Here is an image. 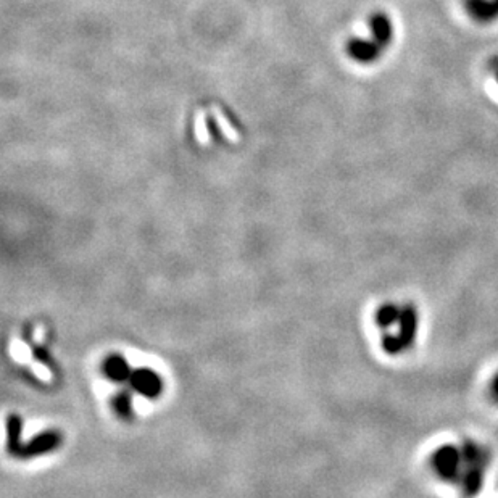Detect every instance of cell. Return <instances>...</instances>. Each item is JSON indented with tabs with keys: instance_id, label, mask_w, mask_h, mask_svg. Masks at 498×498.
<instances>
[{
	"instance_id": "cell-5",
	"label": "cell",
	"mask_w": 498,
	"mask_h": 498,
	"mask_svg": "<svg viewBox=\"0 0 498 498\" xmlns=\"http://www.w3.org/2000/svg\"><path fill=\"white\" fill-rule=\"evenodd\" d=\"M369 26H371L373 39L382 49H386L393 37V28L389 16L384 13H376L369 21Z\"/></svg>"
},
{
	"instance_id": "cell-2",
	"label": "cell",
	"mask_w": 498,
	"mask_h": 498,
	"mask_svg": "<svg viewBox=\"0 0 498 498\" xmlns=\"http://www.w3.org/2000/svg\"><path fill=\"white\" fill-rule=\"evenodd\" d=\"M129 382L139 393H142L146 397H156L161 390V381L158 374L149 368H141L132 371Z\"/></svg>"
},
{
	"instance_id": "cell-8",
	"label": "cell",
	"mask_w": 498,
	"mask_h": 498,
	"mask_svg": "<svg viewBox=\"0 0 498 498\" xmlns=\"http://www.w3.org/2000/svg\"><path fill=\"white\" fill-rule=\"evenodd\" d=\"M115 407H117L118 413L121 416H127L131 413V398L126 392H121L120 395L115 398Z\"/></svg>"
},
{
	"instance_id": "cell-1",
	"label": "cell",
	"mask_w": 498,
	"mask_h": 498,
	"mask_svg": "<svg viewBox=\"0 0 498 498\" xmlns=\"http://www.w3.org/2000/svg\"><path fill=\"white\" fill-rule=\"evenodd\" d=\"M60 434L55 431H47L42 432L40 436H36L33 440H30L26 445H23L20 447V450L16 451V453L21 456H26V458H30V456H37V455H44L47 453V451L54 450L59 447L60 444Z\"/></svg>"
},
{
	"instance_id": "cell-3",
	"label": "cell",
	"mask_w": 498,
	"mask_h": 498,
	"mask_svg": "<svg viewBox=\"0 0 498 498\" xmlns=\"http://www.w3.org/2000/svg\"><path fill=\"white\" fill-rule=\"evenodd\" d=\"M465 10L476 23H494L498 18V0H465Z\"/></svg>"
},
{
	"instance_id": "cell-9",
	"label": "cell",
	"mask_w": 498,
	"mask_h": 498,
	"mask_svg": "<svg viewBox=\"0 0 498 498\" xmlns=\"http://www.w3.org/2000/svg\"><path fill=\"white\" fill-rule=\"evenodd\" d=\"M13 353L16 355V358H18V360H26L28 355H30V352H28L26 347H23L21 344L13 345Z\"/></svg>"
},
{
	"instance_id": "cell-6",
	"label": "cell",
	"mask_w": 498,
	"mask_h": 498,
	"mask_svg": "<svg viewBox=\"0 0 498 498\" xmlns=\"http://www.w3.org/2000/svg\"><path fill=\"white\" fill-rule=\"evenodd\" d=\"M105 373L115 381H124L131 378L127 363L121 357H112L105 361Z\"/></svg>"
},
{
	"instance_id": "cell-7",
	"label": "cell",
	"mask_w": 498,
	"mask_h": 498,
	"mask_svg": "<svg viewBox=\"0 0 498 498\" xmlns=\"http://www.w3.org/2000/svg\"><path fill=\"white\" fill-rule=\"evenodd\" d=\"M20 431H21V419L18 416H10L8 418V447L11 451L20 450Z\"/></svg>"
},
{
	"instance_id": "cell-10",
	"label": "cell",
	"mask_w": 498,
	"mask_h": 498,
	"mask_svg": "<svg viewBox=\"0 0 498 498\" xmlns=\"http://www.w3.org/2000/svg\"><path fill=\"white\" fill-rule=\"evenodd\" d=\"M492 68H494V73H495V78H497V83H498V59L492 62Z\"/></svg>"
},
{
	"instance_id": "cell-11",
	"label": "cell",
	"mask_w": 498,
	"mask_h": 498,
	"mask_svg": "<svg viewBox=\"0 0 498 498\" xmlns=\"http://www.w3.org/2000/svg\"><path fill=\"white\" fill-rule=\"evenodd\" d=\"M495 387H497V392H498V381H497V386H495Z\"/></svg>"
},
{
	"instance_id": "cell-4",
	"label": "cell",
	"mask_w": 498,
	"mask_h": 498,
	"mask_svg": "<svg viewBox=\"0 0 498 498\" xmlns=\"http://www.w3.org/2000/svg\"><path fill=\"white\" fill-rule=\"evenodd\" d=\"M382 50L384 49H382L374 39H371V40L357 39V40H352L350 45H349L350 55L357 62H361V63L374 62L382 54Z\"/></svg>"
}]
</instances>
